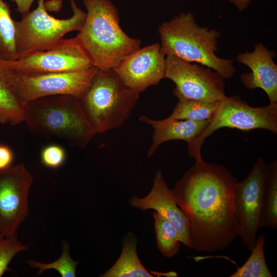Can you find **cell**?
Segmentation results:
<instances>
[{
  "label": "cell",
  "instance_id": "28",
  "mask_svg": "<svg viewBox=\"0 0 277 277\" xmlns=\"http://www.w3.org/2000/svg\"><path fill=\"white\" fill-rule=\"evenodd\" d=\"M17 6V10L22 16L28 14L34 0H13Z\"/></svg>",
  "mask_w": 277,
  "mask_h": 277
},
{
  "label": "cell",
  "instance_id": "14",
  "mask_svg": "<svg viewBox=\"0 0 277 277\" xmlns=\"http://www.w3.org/2000/svg\"><path fill=\"white\" fill-rule=\"evenodd\" d=\"M129 203L133 208L142 211L153 209L165 217L175 228L181 242L192 249L186 217L175 203L161 170L156 171L149 193L143 197L134 196Z\"/></svg>",
  "mask_w": 277,
  "mask_h": 277
},
{
  "label": "cell",
  "instance_id": "1",
  "mask_svg": "<svg viewBox=\"0 0 277 277\" xmlns=\"http://www.w3.org/2000/svg\"><path fill=\"white\" fill-rule=\"evenodd\" d=\"M237 179L221 165L196 162L171 192L188 225L192 249H224L240 236L234 205Z\"/></svg>",
  "mask_w": 277,
  "mask_h": 277
},
{
  "label": "cell",
  "instance_id": "2",
  "mask_svg": "<svg viewBox=\"0 0 277 277\" xmlns=\"http://www.w3.org/2000/svg\"><path fill=\"white\" fill-rule=\"evenodd\" d=\"M86 17L76 37L99 70L113 69L141 48V41L129 36L120 25L116 7L110 0H83Z\"/></svg>",
  "mask_w": 277,
  "mask_h": 277
},
{
  "label": "cell",
  "instance_id": "3",
  "mask_svg": "<svg viewBox=\"0 0 277 277\" xmlns=\"http://www.w3.org/2000/svg\"><path fill=\"white\" fill-rule=\"evenodd\" d=\"M158 32L161 50L165 56L172 55L188 62L206 66L225 80L234 76V60L221 58L216 54L220 32L199 26L191 12H181L162 23Z\"/></svg>",
  "mask_w": 277,
  "mask_h": 277
},
{
  "label": "cell",
  "instance_id": "21",
  "mask_svg": "<svg viewBox=\"0 0 277 277\" xmlns=\"http://www.w3.org/2000/svg\"><path fill=\"white\" fill-rule=\"evenodd\" d=\"M219 104L191 100H179L172 112L167 118L194 121L210 120Z\"/></svg>",
  "mask_w": 277,
  "mask_h": 277
},
{
  "label": "cell",
  "instance_id": "7",
  "mask_svg": "<svg viewBox=\"0 0 277 277\" xmlns=\"http://www.w3.org/2000/svg\"><path fill=\"white\" fill-rule=\"evenodd\" d=\"M222 128L244 131L263 129L276 134L277 103L254 107L238 96H226L219 103L215 112L201 133L188 144L189 156L194 157L196 162L203 161L201 148L205 140Z\"/></svg>",
  "mask_w": 277,
  "mask_h": 277
},
{
  "label": "cell",
  "instance_id": "15",
  "mask_svg": "<svg viewBox=\"0 0 277 277\" xmlns=\"http://www.w3.org/2000/svg\"><path fill=\"white\" fill-rule=\"evenodd\" d=\"M275 56L273 50L258 43L252 52L240 53L236 57L240 63L250 69V72L241 75L245 87L263 90L272 104L277 103V65L273 60Z\"/></svg>",
  "mask_w": 277,
  "mask_h": 277
},
{
  "label": "cell",
  "instance_id": "23",
  "mask_svg": "<svg viewBox=\"0 0 277 277\" xmlns=\"http://www.w3.org/2000/svg\"><path fill=\"white\" fill-rule=\"evenodd\" d=\"M268 226L277 228V162L269 165V173L266 187L263 211L259 228Z\"/></svg>",
  "mask_w": 277,
  "mask_h": 277
},
{
  "label": "cell",
  "instance_id": "20",
  "mask_svg": "<svg viewBox=\"0 0 277 277\" xmlns=\"http://www.w3.org/2000/svg\"><path fill=\"white\" fill-rule=\"evenodd\" d=\"M153 216L157 247L164 256L171 258L181 246L177 232L171 223L157 212H154Z\"/></svg>",
  "mask_w": 277,
  "mask_h": 277
},
{
  "label": "cell",
  "instance_id": "17",
  "mask_svg": "<svg viewBox=\"0 0 277 277\" xmlns=\"http://www.w3.org/2000/svg\"><path fill=\"white\" fill-rule=\"evenodd\" d=\"M14 77L15 72L0 58V124L15 126L24 121L25 103L17 94Z\"/></svg>",
  "mask_w": 277,
  "mask_h": 277
},
{
  "label": "cell",
  "instance_id": "18",
  "mask_svg": "<svg viewBox=\"0 0 277 277\" xmlns=\"http://www.w3.org/2000/svg\"><path fill=\"white\" fill-rule=\"evenodd\" d=\"M137 239L129 233L123 240L121 254L114 264L101 277H152L144 267L136 251Z\"/></svg>",
  "mask_w": 277,
  "mask_h": 277
},
{
  "label": "cell",
  "instance_id": "22",
  "mask_svg": "<svg viewBox=\"0 0 277 277\" xmlns=\"http://www.w3.org/2000/svg\"><path fill=\"white\" fill-rule=\"evenodd\" d=\"M264 244L265 236L260 234L256 237V243L247 260L230 276L272 277L265 258Z\"/></svg>",
  "mask_w": 277,
  "mask_h": 277
},
{
  "label": "cell",
  "instance_id": "24",
  "mask_svg": "<svg viewBox=\"0 0 277 277\" xmlns=\"http://www.w3.org/2000/svg\"><path fill=\"white\" fill-rule=\"evenodd\" d=\"M62 246L61 256L53 262L44 263L34 260H27L26 263L30 267L38 269L37 275L42 274L47 270L54 269L57 271L62 277H75L76 267L78 263L71 258L68 243L63 242Z\"/></svg>",
  "mask_w": 277,
  "mask_h": 277
},
{
  "label": "cell",
  "instance_id": "26",
  "mask_svg": "<svg viewBox=\"0 0 277 277\" xmlns=\"http://www.w3.org/2000/svg\"><path fill=\"white\" fill-rule=\"evenodd\" d=\"M41 162L47 168L56 169L62 166L66 160L64 148L56 144L44 147L41 151Z\"/></svg>",
  "mask_w": 277,
  "mask_h": 277
},
{
  "label": "cell",
  "instance_id": "19",
  "mask_svg": "<svg viewBox=\"0 0 277 277\" xmlns=\"http://www.w3.org/2000/svg\"><path fill=\"white\" fill-rule=\"evenodd\" d=\"M18 57L15 21L11 17L9 5L0 0V58L12 61Z\"/></svg>",
  "mask_w": 277,
  "mask_h": 277
},
{
  "label": "cell",
  "instance_id": "27",
  "mask_svg": "<svg viewBox=\"0 0 277 277\" xmlns=\"http://www.w3.org/2000/svg\"><path fill=\"white\" fill-rule=\"evenodd\" d=\"M14 154L7 145L0 144V170L6 169L12 165Z\"/></svg>",
  "mask_w": 277,
  "mask_h": 277
},
{
  "label": "cell",
  "instance_id": "12",
  "mask_svg": "<svg viewBox=\"0 0 277 277\" xmlns=\"http://www.w3.org/2000/svg\"><path fill=\"white\" fill-rule=\"evenodd\" d=\"M98 69H87L65 72L24 75L15 72L16 91L26 103L53 95H72L79 98L84 93Z\"/></svg>",
  "mask_w": 277,
  "mask_h": 277
},
{
  "label": "cell",
  "instance_id": "16",
  "mask_svg": "<svg viewBox=\"0 0 277 277\" xmlns=\"http://www.w3.org/2000/svg\"><path fill=\"white\" fill-rule=\"evenodd\" d=\"M210 120L194 121L167 117L162 120H156L146 115L140 116L139 120L150 125L154 130L152 143L147 153L148 158L150 157L159 147L166 142L178 140L184 141L188 144L190 143L201 133Z\"/></svg>",
  "mask_w": 277,
  "mask_h": 277
},
{
  "label": "cell",
  "instance_id": "4",
  "mask_svg": "<svg viewBox=\"0 0 277 277\" xmlns=\"http://www.w3.org/2000/svg\"><path fill=\"white\" fill-rule=\"evenodd\" d=\"M34 136L57 137L83 149L97 133L84 114L78 98L53 95L25 103L24 121Z\"/></svg>",
  "mask_w": 277,
  "mask_h": 277
},
{
  "label": "cell",
  "instance_id": "5",
  "mask_svg": "<svg viewBox=\"0 0 277 277\" xmlns=\"http://www.w3.org/2000/svg\"><path fill=\"white\" fill-rule=\"evenodd\" d=\"M139 97L140 93L128 87L114 69H98L78 100L90 123L101 133L122 126Z\"/></svg>",
  "mask_w": 277,
  "mask_h": 277
},
{
  "label": "cell",
  "instance_id": "29",
  "mask_svg": "<svg viewBox=\"0 0 277 277\" xmlns=\"http://www.w3.org/2000/svg\"><path fill=\"white\" fill-rule=\"evenodd\" d=\"M233 4L239 11H242L246 9L251 0H229Z\"/></svg>",
  "mask_w": 277,
  "mask_h": 277
},
{
  "label": "cell",
  "instance_id": "6",
  "mask_svg": "<svg viewBox=\"0 0 277 277\" xmlns=\"http://www.w3.org/2000/svg\"><path fill=\"white\" fill-rule=\"evenodd\" d=\"M70 1L73 14L68 18L58 19L49 15L45 0H38L35 9L22 16L20 21H15L18 57L48 49L63 39L67 33L82 29L86 12L77 6L74 0Z\"/></svg>",
  "mask_w": 277,
  "mask_h": 277
},
{
  "label": "cell",
  "instance_id": "25",
  "mask_svg": "<svg viewBox=\"0 0 277 277\" xmlns=\"http://www.w3.org/2000/svg\"><path fill=\"white\" fill-rule=\"evenodd\" d=\"M29 244L24 245L18 239L17 234L13 236L0 235V277L7 271H11L9 265L18 253L28 249Z\"/></svg>",
  "mask_w": 277,
  "mask_h": 277
},
{
  "label": "cell",
  "instance_id": "8",
  "mask_svg": "<svg viewBox=\"0 0 277 277\" xmlns=\"http://www.w3.org/2000/svg\"><path fill=\"white\" fill-rule=\"evenodd\" d=\"M165 78L173 81L174 95L179 100L220 103L227 96L224 78L206 66L167 55Z\"/></svg>",
  "mask_w": 277,
  "mask_h": 277
},
{
  "label": "cell",
  "instance_id": "9",
  "mask_svg": "<svg viewBox=\"0 0 277 277\" xmlns=\"http://www.w3.org/2000/svg\"><path fill=\"white\" fill-rule=\"evenodd\" d=\"M5 61L13 71L24 75L71 72L93 66L90 56L76 36L63 38L48 49Z\"/></svg>",
  "mask_w": 277,
  "mask_h": 277
},
{
  "label": "cell",
  "instance_id": "10",
  "mask_svg": "<svg viewBox=\"0 0 277 277\" xmlns=\"http://www.w3.org/2000/svg\"><path fill=\"white\" fill-rule=\"evenodd\" d=\"M269 165L262 158L254 163L248 175L238 183L234 194L237 221L241 228L242 243L249 250L254 247L262 216L264 196Z\"/></svg>",
  "mask_w": 277,
  "mask_h": 277
},
{
  "label": "cell",
  "instance_id": "13",
  "mask_svg": "<svg viewBox=\"0 0 277 277\" xmlns=\"http://www.w3.org/2000/svg\"><path fill=\"white\" fill-rule=\"evenodd\" d=\"M165 57L161 45L154 43L131 53L113 69L128 87L140 93L165 78Z\"/></svg>",
  "mask_w": 277,
  "mask_h": 277
},
{
  "label": "cell",
  "instance_id": "11",
  "mask_svg": "<svg viewBox=\"0 0 277 277\" xmlns=\"http://www.w3.org/2000/svg\"><path fill=\"white\" fill-rule=\"evenodd\" d=\"M33 178L25 165L0 170V235L13 236L29 213L28 195Z\"/></svg>",
  "mask_w": 277,
  "mask_h": 277
}]
</instances>
